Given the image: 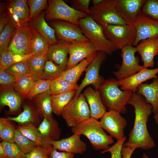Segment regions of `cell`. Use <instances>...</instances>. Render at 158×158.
I'll use <instances>...</instances> for the list:
<instances>
[{
  "instance_id": "obj_8",
  "label": "cell",
  "mask_w": 158,
  "mask_h": 158,
  "mask_svg": "<svg viewBox=\"0 0 158 158\" xmlns=\"http://www.w3.org/2000/svg\"><path fill=\"white\" fill-rule=\"evenodd\" d=\"M102 27L106 37L117 49L126 46H134L137 32L134 25L126 24L107 25Z\"/></svg>"
},
{
  "instance_id": "obj_51",
  "label": "cell",
  "mask_w": 158,
  "mask_h": 158,
  "mask_svg": "<svg viewBox=\"0 0 158 158\" xmlns=\"http://www.w3.org/2000/svg\"><path fill=\"white\" fill-rule=\"evenodd\" d=\"M9 16H7L4 13H0V33L4 29L5 26L11 20H9Z\"/></svg>"
},
{
  "instance_id": "obj_45",
  "label": "cell",
  "mask_w": 158,
  "mask_h": 158,
  "mask_svg": "<svg viewBox=\"0 0 158 158\" xmlns=\"http://www.w3.org/2000/svg\"><path fill=\"white\" fill-rule=\"evenodd\" d=\"M16 79L5 69L0 68V84L1 87L4 90L14 87Z\"/></svg>"
},
{
  "instance_id": "obj_15",
  "label": "cell",
  "mask_w": 158,
  "mask_h": 158,
  "mask_svg": "<svg viewBox=\"0 0 158 158\" xmlns=\"http://www.w3.org/2000/svg\"><path fill=\"white\" fill-rule=\"evenodd\" d=\"M6 8L11 21L16 29L28 25L29 8L27 1H8Z\"/></svg>"
},
{
  "instance_id": "obj_20",
  "label": "cell",
  "mask_w": 158,
  "mask_h": 158,
  "mask_svg": "<svg viewBox=\"0 0 158 158\" xmlns=\"http://www.w3.org/2000/svg\"><path fill=\"white\" fill-rule=\"evenodd\" d=\"M38 129L41 135L43 144L42 147L49 152L52 147L49 142L59 140L61 130L58 123L54 118L48 119L44 117Z\"/></svg>"
},
{
  "instance_id": "obj_24",
  "label": "cell",
  "mask_w": 158,
  "mask_h": 158,
  "mask_svg": "<svg viewBox=\"0 0 158 158\" xmlns=\"http://www.w3.org/2000/svg\"><path fill=\"white\" fill-rule=\"evenodd\" d=\"M45 13L40 14L35 18L29 21V27L37 32L45 38L50 44L58 42L54 30L50 26L45 19Z\"/></svg>"
},
{
  "instance_id": "obj_53",
  "label": "cell",
  "mask_w": 158,
  "mask_h": 158,
  "mask_svg": "<svg viewBox=\"0 0 158 158\" xmlns=\"http://www.w3.org/2000/svg\"><path fill=\"white\" fill-rule=\"evenodd\" d=\"M9 121L7 118H0V134L1 133Z\"/></svg>"
},
{
  "instance_id": "obj_46",
  "label": "cell",
  "mask_w": 158,
  "mask_h": 158,
  "mask_svg": "<svg viewBox=\"0 0 158 158\" xmlns=\"http://www.w3.org/2000/svg\"><path fill=\"white\" fill-rule=\"evenodd\" d=\"M126 139V137L117 140V142L107 150L103 151L102 153L109 152L111 154V158H122L121 150L124 144Z\"/></svg>"
},
{
  "instance_id": "obj_35",
  "label": "cell",
  "mask_w": 158,
  "mask_h": 158,
  "mask_svg": "<svg viewBox=\"0 0 158 158\" xmlns=\"http://www.w3.org/2000/svg\"><path fill=\"white\" fill-rule=\"evenodd\" d=\"M32 55L23 56L11 53L8 50L0 55V68L5 69L18 62L27 61Z\"/></svg>"
},
{
  "instance_id": "obj_37",
  "label": "cell",
  "mask_w": 158,
  "mask_h": 158,
  "mask_svg": "<svg viewBox=\"0 0 158 158\" xmlns=\"http://www.w3.org/2000/svg\"><path fill=\"white\" fill-rule=\"evenodd\" d=\"M35 82L30 75L20 77L16 79L15 89L23 97H27Z\"/></svg>"
},
{
  "instance_id": "obj_23",
  "label": "cell",
  "mask_w": 158,
  "mask_h": 158,
  "mask_svg": "<svg viewBox=\"0 0 158 158\" xmlns=\"http://www.w3.org/2000/svg\"><path fill=\"white\" fill-rule=\"evenodd\" d=\"M88 105L91 117L97 120L101 119L107 112L99 90L91 87L86 88L83 93Z\"/></svg>"
},
{
  "instance_id": "obj_9",
  "label": "cell",
  "mask_w": 158,
  "mask_h": 158,
  "mask_svg": "<svg viewBox=\"0 0 158 158\" xmlns=\"http://www.w3.org/2000/svg\"><path fill=\"white\" fill-rule=\"evenodd\" d=\"M122 61L118 71H114L113 74L117 80L129 78L144 68L139 64V58L135 56L137 52L136 47L128 46L121 49Z\"/></svg>"
},
{
  "instance_id": "obj_19",
  "label": "cell",
  "mask_w": 158,
  "mask_h": 158,
  "mask_svg": "<svg viewBox=\"0 0 158 158\" xmlns=\"http://www.w3.org/2000/svg\"><path fill=\"white\" fill-rule=\"evenodd\" d=\"M81 135L73 133L69 137L57 140L51 141L49 143L54 148L59 151L74 154H81L86 151L87 145L81 139Z\"/></svg>"
},
{
  "instance_id": "obj_56",
  "label": "cell",
  "mask_w": 158,
  "mask_h": 158,
  "mask_svg": "<svg viewBox=\"0 0 158 158\" xmlns=\"http://www.w3.org/2000/svg\"><path fill=\"white\" fill-rule=\"evenodd\" d=\"M103 1V0H92L91 2L93 6H95L99 4Z\"/></svg>"
},
{
  "instance_id": "obj_43",
  "label": "cell",
  "mask_w": 158,
  "mask_h": 158,
  "mask_svg": "<svg viewBox=\"0 0 158 158\" xmlns=\"http://www.w3.org/2000/svg\"><path fill=\"white\" fill-rule=\"evenodd\" d=\"M0 143L8 158H25V154L15 143L2 141Z\"/></svg>"
},
{
  "instance_id": "obj_2",
  "label": "cell",
  "mask_w": 158,
  "mask_h": 158,
  "mask_svg": "<svg viewBox=\"0 0 158 158\" xmlns=\"http://www.w3.org/2000/svg\"><path fill=\"white\" fill-rule=\"evenodd\" d=\"M118 86L116 79L104 80L99 91L103 103L109 111L125 114L127 111L126 105L133 92L129 90H122Z\"/></svg>"
},
{
  "instance_id": "obj_58",
  "label": "cell",
  "mask_w": 158,
  "mask_h": 158,
  "mask_svg": "<svg viewBox=\"0 0 158 158\" xmlns=\"http://www.w3.org/2000/svg\"><path fill=\"white\" fill-rule=\"evenodd\" d=\"M157 66L158 67V60H157Z\"/></svg>"
},
{
  "instance_id": "obj_10",
  "label": "cell",
  "mask_w": 158,
  "mask_h": 158,
  "mask_svg": "<svg viewBox=\"0 0 158 158\" xmlns=\"http://www.w3.org/2000/svg\"><path fill=\"white\" fill-rule=\"evenodd\" d=\"M106 55L102 51L97 52L95 57L86 69L85 76L78 86L74 97L79 96L83 89L90 85L93 87L95 90H99L100 86L104 80L99 75V71L101 65L105 59Z\"/></svg>"
},
{
  "instance_id": "obj_6",
  "label": "cell",
  "mask_w": 158,
  "mask_h": 158,
  "mask_svg": "<svg viewBox=\"0 0 158 158\" xmlns=\"http://www.w3.org/2000/svg\"><path fill=\"white\" fill-rule=\"evenodd\" d=\"M68 126L73 127L91 117L90 108L83 94L73 97L61 114Z\"/></svg>"
},
{
  "instance_id": "obj_4",
  "label": "cell",
  "mask_w": 158,
  "mask_h": 158,
  "mask_svg": "<svg viewBox=\"0 0 158 158\" xmlns=\"http://www.w3.org/2000/svg\"><path fill=\"white\" fill-rule=\"evenodd\" d=\"M79 26L83 34L92 43L97 51L111 55L117 49L105 37L102 27L89 15L79 21Z\"/></svg>"
},
{
  "instance_id": "obj_1",
  "label": "cell",
  "mask_w": 158,
  "mask_h": 158,
  "mask_svg": "<svg viewBox=\"0 0 158 158\" xmlns=\"http://www.w3.org/2000/svg\"><path fill=\"white\" fill-rule=\"evenodd\" d=\"M127 104L134 107L135 118L128 139L123 146L145 150L153 148L155 143L147 127L149 117L152 113V105L142 95L136 92L133 93Z\"/></svg>"
},
{
  "instance_id": "obj_52",
  "label": "cell",
  "mask_w": 158,
  "mask_h": 158,
  "mask_svg": "<svg viewBox=\"0 0 158 158\" xmlns=\"http://www.w3.org/2000/svg\"><path fill=\"white\" fill-rule=\"evenodd\" d=\"M135 149L123 146L121 150L122 158H131Z\"/></svg>"
},
{
  "instance_id": "obj_38",
  "label": "cell",
  "mask_w": 158,
  "mask_h": 158,
  "mask_svg": "<svg viewBox=\"0 0 158 158\" xmlns=\"http://www.w3.org/2000/svg\"><path fill=\"white\" fill-rule=\"evenodd\" d=\"M14 140V142L25 154L30 152L37 146L23 135L17 128L15 131Z\"/></svg>"
},
{
  "instance_id": "obj_39",
  "label": "cell",
  "mask_w": 158,
  "mask_h": 158,
  "mask_svg": "<svg viewBox=\"0 0 158 158\" xmlns=\"http://www.w3.org/2000/svg\"><path fill=\"white\" fill-rule=\"evenodd\" d=\"M16 79L20 77L30 75V71L27 61L20 62L5 69Z\"/></svg>"
},
{
  "instance_id": "obj_7",
  "label": "cell",
  "mask_w": 158,
  "mask_h": 158,
  "mask_svg": "<svg viewBox=\"0 0 158 158\" xmlns=\"http://www.w3.org/2000/svg\"><path fill=\"white\" fill-rule=\"evenodd\" d=\"M90 15L102 27L107 25H123L126 23L120 16L114 0H103L90 8Z\"/></svg>"
},
{
  "instance_id": "obj_48",
  "label": "cell",
  "mask_w": 158,
  "mask_h": 158,
  "mask_svg": "<svg viewBox=\"0 0 158 158\" xmlns=\"http://www.w3.org/2000/svg\"><path fill=\"white\" fill-rule=\"evenodd\" d=\"M91 1L90 0H72L70 4L71 7L75 9L90 15L89 5Z\"/></svg>"
},
{
  "instance_id": "obj_28",
  "label": "cell",
  "mask_w": 158,
  "mask_h": 158,
  "mask_svg": "<svg viewBox=\"0 0 158 158\" xmlns=\"http://www.w3.org/2000/svg\"><path fill=\"white\" fill-rule=\"evenodd\" d=\"M76 90L52 95L51 96L53 112L57 116L61 115L64 108L75 96Z\"/></svg>"
},
{
  "instance_id": "obj_49",
  "label": "cell",
  "mask_w": 158,
  "mask_h": 158,
  "mask_svg": "<svg viewBox=\"0 0 158 158\" xmlns=\"http://www.w3.org/2000/svg\"><path fill=\"white\" fill-rule=\"evenodd\" d=\"M49 152L42 147L37 146L30 152L25 154V158H49Z\"/></svg>"
},
{
  "instance_id": "obj_26",
  "label": "cell",
  "mask_w": 158,
  "mask_h": 158,
  "mask_svg": "<svg viewBox=\"0 0 158 158\" xmlns=\"http://www.w3.org/2000/svg\"><path fill=\"white\" fill-rule=\"evenodd\" d=\"M97 54L83 60L73 67L65 70L60 77L71 83L76 84L82 73L85 71Z\"/></svg>"
},
{
  "instance_id": "obj_5",
  "label": "cell",
  "mask_w": 158,
  "mask_h": 158,
  "mask_svg": "<svg viewBox=\"0 0 158 158\" xmlns=\"http://www.w3.org/2000/svg\"><path fill=\"white\" fill-rule=\"evenodd\" d=\"M88 14L77 11L70 6L62 0H50L45 12V17L47 20H61L79 25L80 19Z\"/></svg>"
},
{
  "instance_id": "obj_30",
  "label": "cell",
  "mask_w": 158,
  "mask_h": 158,
  "mask_svg": "<svg viewBox=\"0 0 158 158\" xmlns=\"http://www.w3.org/2000/svg\"><path fill=\"white\" fill-rule=\"evenodd\" d=\"M51 96L49 90L35 97L36 102L39 112L43 118L48 119L54 118L52 115Z\"/></svg>"
},
{
  "instance_id": "obj_13",
  "label": "cell",
  "mask_w": 158,
  "mask_h": 158,
  "mask_svg": "<svg viewBox=\"0 0 158 158\" xmlns=\"http://www.w3.org/2000/svg\"><path fill=\"white\" fill-rule=\"evenodd\" d=\"M51 24L61 40L71 43L89 41L79 25L61 20H54L51 22Z\"/></svg>"
},
{
  "instance_id": "obj_33",
  "label": "cell",
  "mask_w": 158,
  "mask_h": 158,
  "mask_svg": "<svg viewBox=\"0 0 158 158\" xmlns=\"http://www.w3.org/2000/svg\"><path fill=\"white\" fill-rule=\"evenodd\" d=\"M17 129L24 136L34 142L37 146L42 147L43 141L41 134L32 123L20 125Z\"/></svg>"
},
{
  "instance_id": "obj_14",
  "label": "cell",
  "mask_w": 158,
  "mask_h": 158,
  "mask_svg": "<svg viewBox=\"0 0 158 158\" xmlns=\"http://www.w3.org/2000/svg\"><path fill=\"white\" fill-rule=\"evenodd\" d=\"M97 52L89 41L71 43L69 48V57L66 70L73 67L83 60L96 54Z\"/></svg>"
},
{
  "instance_id": "obj_12",
  "label": "cell",
  "mask_w": 158,
  "mask_h": 158,
  "mask_svg": "<svg viewBox=\"0 0 158 158\" xmlns=\"http://www.w3.org/2000/svg\"><path fill=\"white\" fill-rule=\"evenodd\" d=\"M31 30L28 25L16 29L8 50L15 54L32 55L31 46Z\"/></svg>"
},
{
  "instance_id": "obj_47",
  "label": "cell",
  "mask_w": 158,
  "mask_h": 158,
  "mask_svg": "<svg viewBox=\"0 0 158 158\" xmlns=\"http://www.w3.org/2000/svg\"><path fill=\"white\" fill-rule=\"evenodd\" d=\"M9 121L0 134V137L3 140L9 142H14V136L16 129Z\"/></svg>"
},
{
  "instance_id": "obj_34",
  "label": "cell",
  "mask_w": 158,
  "mask_h": 158,
  "mask_svg": "<svg viewBox=\"0 0 158 158\" xmlns=\"http://www.w3.org/2000/svg\"><path fill=\"white\" fill-rule=\"evenodd\" d=\"M16 28L10 20L0 33V54L8 50V47L13 37Z\"/></svg>"
},
{
  "instance_id": "obj_44",
  "label": "cell",
  "mask_w": 158,
  "mask_h": 158,
  "mask_svg": "<svg viewBox=\"0 0 158 158\" xmlns=\"http://www.w3.org/2000/svg\"><path fill=\"white\" fill-rule=\"evenodd\" d=\"M8 120L14 121L20 125L32 123L33 121L32 113L30 108L27 105L23 107V111L19 115L16 117H8Z\"/></svg>"
},
{
  "instance_id": "obj_59",
  "label": "cell",
  "mask_w": 158,
  "mask_h": 158,
  "mask_svg": "<svg viewBox=\"0 0 158 158\" xmlns=\"http://www.w3.org/2000/svg\"><path fill=\"white\" fill-rule=\"evenodd\" d=\"M0 158H8L7 157H5V158H1V157H0Z\"/></svg>"
},
{
  "instance_id": "obj_40",
  "label": "cell",
  "mask_w": 158,
  "mask_h": 158,
  "mask_svg": "<svg viewBox=\"0 0 158 158\" xmlns=\"http://www.w3.org/2000/svg\"><path fill=\"white\" fill-rule=\"evenodd\" d=\"M51 80L40 79L35 81L27 97L30 99L50 90Z\"/></svg>"
},
{
  "instance_id": "obj_17",
  "label": "cell",
  "mask_w": 158,
  "mask_h": 158,
  "mask_svg": "<svg viewBox=\"0 0 158 158\" xmlns=\"http://www.w3.org/2000/svg\"><path fill=\"white\" fill-rule=\"evenodd\" d=\"M158 67L154 69H142L132 76L121 80H117L120 89L123 90H129L135 93L138 87L147 80L157 77Z\"/></svg>"
},
{
  "instance_id": "obj_36",
  "label": "cell",
  "mask_w": 158,
  "mask_h": 158,
  "mask_svg": "<svg viewBox=\"0 0 158 158\" xmlns=\"http://www.w3.org/2000/svg\"><path fill=\"white\" fill-rule=\"evenodd\" d=\"M64 71L52 61L47 60L41 79L52 80L61 77Z\"/></svg>"
},
{
  "instance_id": "obj_3",
  "label": "cell",
  "mask_w": 158,
  "mask_h": 158,
  "mask_svg": "<svg viewBox=\"0 0 158 158\" xmlns=\"http://www.w3.org/2000/svg\"><path fill=\"white\" fill-rule=\"evenodd\" d=\"M73 133L83 135L89 140L94 149L105 150L114 142L112 137L107 134L97 120L90 117L71 128Z\"/></svg>"
},
{
  "instance_id": "obj_50",
  "label": "cell",
  "mask_w": 158,
  "mask_h": 158,
  "mask_svg": "<svg viewBox=\"0 0 158 158\" xmlns=\"http://www.w3.org/2000/svg\"><path fill=\"white\" fill-rule=\"evenodd\" d=\"M49 158H74V154L63 151H59L53 147L49 154Z\"/></svg>"
},
{
  "instance_id": "obj_55",
  "label": "cell",
  "mask_w": 158,
  "mask_h": 158,
  "mask_svg": "<svg viewBox=\"0 0 158 158\" xmlns=\"http://www.w3.org/2000/svg\"><path fill=\"white\" fill-rule=\"evenodd\" d=\"M154 115V118L155 122L158 126V103L157 105L156 111L153 114Z\"/></svg>"
},
{
  "instance_id": "obj_18",
  "label": "cell",
  "mask_w": 158,
  "mask_h": 158,
  "mask_svg": "<svg viewBox=\"0 0 158 158\" xmlns=\"http://www.w3.org/2000/svg\"><path fill=\"white\" fill-rule=\"evenodd\" d=\"M118 12L126 24L134 25L146 0H114Z\"/></svg>"
},
{
  "instance_id": "obj_27",
  "label": "cell",
  "mask_w": 158,
  "mask_h": 158,
  "mask_svg": "<svg viewBox=\"0 0 158 158\" xmlns=\"http://www.w3.org/2000/svg\"><path fill=\"white\" fill-rule=\"evenodd\" d=\"M31 29L32 31L31 46L32 56L46 55L51 45L42 35L35 30Z\"/></svg>"
},
{
  "instance_id": "obj_41",
  "label": "cell",
  "mask_w": 158,
  "mask_h": 158,
  "mask_svg": "<svg viewBox=\"0 0 158 158\" xmlns=\"http://www.w3.org/2000/svg\"><path fill=\"white\" fill-rule=\"evenodd\" d=\"M141 12L148 17L158 21V0H146Z\"/></svg>"
},
{
  "instance_id": "obj_11",
  "label": "cell",
  "mask_w": 158,
  "mask_h": 158,
  "mask_svg": "<svg viewBox=\"0 0 158 158\" xmlns=\"http://www.w3.org/2000/svg\"><path fill=\"white\" fill-rule=\"evenodd\" d=\"M99 122L104 130L117 140L125 137L124 131L127 122L119 112L113 110L107 111Z\"/></svg>"
},
{
  "instance_id": "obj_25",
  "label": "cell",
  "mask_w": 158,
  "mask_h": 158,
  "mask_svg": "<svg viewBox=\"0 0 158 158\" xmlns=\"http://www.w3.org/2000/svg\"><path fill=\"white\" fill-rule=\"evenodd\" d=\"M136 93L142 95L152 105V113L154 114L158 103V78H154L150 84H141L137 88Z\"/></svg>"
},
{
  "instance_id": "obj_16",
  "label": "cell",
  "mask_w": 158,
  "mask_h": 158,
  "mask_svg": "<svg viewBox=\"0 0 158 158\" xmlns=\"http://www.w3.org/2000/svg\"><path fill=\"white\" fill-rule=\"evenodd\" d=\"M134 26L137 32L134 46L143 40L158 36V21L145 16L141 11L136 17Z\"/></svg>"
},
{
  "instance_id": "obj_21",
  "label": "cell",
  "mask_w": 158,
  "mask_h": 158,
  "mask_svg": "<svg viewBox=\"0 0 158 158\" xmlns=\"http://www.w3.org/2000/svg\"><path fill=\"white\" fill-rule=\"evenodd\" d=\"M136 47L141 56L144 68L153 67L154 58L158 54V36L141 41Z\"/></svg>"
},
{
  "instance_id": "obj_32",
  "label": "cell",
  "mask_w": 158,
  "mask_h": 158,
  "mask_svg": "<svg viewBox=\"0 0 158 158\" xmlns=\"http://www.w3.org/2000/svg\"><path fill=\"white\" fill-rule=\"evenodd\" d=\"M78 86L77 83H71L59 77L51 80L50 90L51 95H55L76 91Z\"/></svg>"
},
{
  "instance_id": "obj_42",
  "label": "cell",
  "mask_w": 158,
  "mask_h": 158,
  "mask_svg": "<svg viewBox=\"0 0 158 158\" xmlns=\"http://www.w3.org/2000/svg\"><path fill=\"white\" fill-rule=\"evenodd\" d=\"M27 2L29 6V21L39 15L47 5V0H29Z\"/></svg>"
},
{
  "instance_id": "obj_57",
  "label": "cell",
  "mask_w": 158,
  "mask_h": 158,
  "mask_svg": "<svg viewBox=\"0 0 158 158\" xmlns=\"http://www.w3.org/2000/svg\"><path fill=\"white\" fill-rule=\"evenodd\" d=\"M142 158H150L145 153H144L142 157Z\"/></svg>"
},
{
  "instance_id": "obj_54",
  "label": "cell",
  "mask_w": 158,
  "mask_h": 158,
  "mask_svg": "<svg viewBox=\"0 0 158 158\" xmlns=\"http://www.w3.org/2000/svg\"><path fill=\"white\" fill-rule=\"evenodd\" d=\"M7 157L5 151L1 144L0 143V157L5 158Z\"/></svg>"
},
{
  "instance_id": "obj_29",
  "label": "cell",
  "mask_w": 158,
  "mask_h": 158,
  "mask_svg": "<svg viewBox=\"0 0 158 158\" xmlns=\"http://www.w3.org/2000/svg\"><path fill=\"white\" fill-rule=\"evenodd\" d=\"M0 103L1 105L8 107L11 111L17 110L21 103L20 94L12 88L4 90L0 95Z\"/></svg>"
},
{
  "instance_id": "obj_31",
  "label": "cell",
  "mask_w": 158,
  "mask_h": 158,
  "mask_svg": "<svg viewBox=\"0 0 158 158\" xmlns=\"http://www.w3.org/2000/svg\"><path fill=\"white\" fill-rule=\"evenodd\" d=\"M47 60L46 55H32L27 61L30 71V75L35 81L41 79Z\"/></svg>"
},
{
  "instance_id": "obj_22",
  "label": "cell",
  "mask_w": 158,
  "mask_h": 158,
  "mask_svg": "<svg viewBox=\"0 0 158 158\" xmlns=\"http://www.w3.org/2000/svg\"><path fill=\"white\" fill-rule=\"evenodd\" d=\"M71 42L60 40L51 45L46 55L47 60H51L59 66L65 71L66 69L68 59L69 46Z\"/></svg>"
}]
</instances>
